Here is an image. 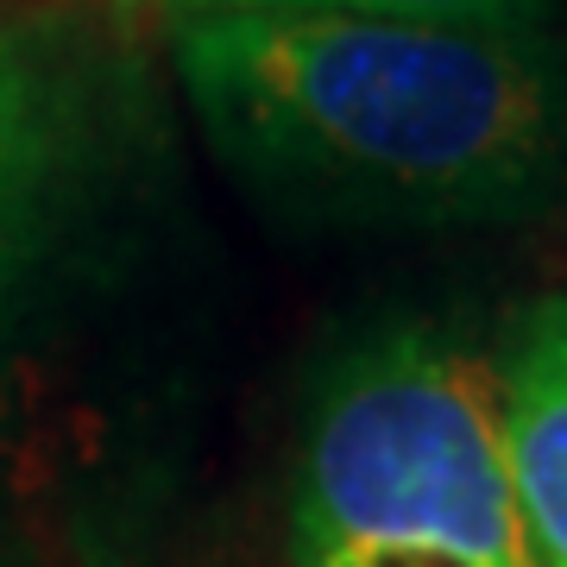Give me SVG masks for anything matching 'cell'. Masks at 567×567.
<instances>
[{
	"mask_svg": "<svg viewBox=\"0 0 567 567\" xmlns=\"http://www.w3.org/2000/svg\"><path fill=\"white\" fill-rule=\"evenodd\" d=\"M133 70L63 7L0 25V473L63 322L102 284L133 183Z\"/></svg>",
	"mask_w": 567,
	"mask_h": 567,
	"instance_id": "3957f363",
	"label": "cell"
},
{
	"mask_svg": "<svg viewBox=\"0 0 567 567\" xmlns=\"http://www.w3.org/2000/svg\"><path fill=\"white\" fill-rule=\"evenodd\" d=\"M290 567H543L492 353L391 322L328 360L297 447Z\"/></svg>",
	"mask_w": 567,
	"mask_h": 567,
	"instance_id": "7a4b0ae2",
	"label": "cell"
},
{
	"mask_svg": "<svg viewBox=\"0 0 567 567\" xmlns=\"http://www.w3.org/2000/svg\"><path fill=\"white\" fill-rule=\"evenodd\" d=\"M208 152L328 227H480L567 171V58L543 25L252 7L171 20Z\"/></svg>",
	"mask_w": 567,
	"mask_h": 567,
	"instance_id": "6da1fadb",
	"label": "cell"
},
{
	"mask_svg": "<svg viewBox=\"0 0 567 567\" xmlns=\"http://www.w3.org/2000/svg\"><path fill=\"white\" fill-rule=\"evenodd\" d=\"M498 435L543 567H567V297L529 303L492 353Z\"/></svg>",
	"mask_w": 567,
	"mask_h": 567,
	"instance_id": "277c9868",
	"label": "cell"
},
{
	"mask_svg": "<svg viewBox=\"0 0 567 567\" xmlns=\"http://www.w3.org/2000/svg\"><path fill=\"white\" fill-rule=\"evenodd\" d=\"M133 13L196 20V13H252V7H328V13H398V20H473V25H543V0H121Z\"/></svg>",
	"mask_w": 567,
	"mask_h": 567,
	"instance_id": "5b68a950",
	"label": "cell"
},
{
	"mask_svg": "<svg viewBox=\"0 0 567 567\" xmlns=\"http://www.w3.org/2000/svg\"><path fill=\"white\" fill-rule=\"evenodd\" d=\"M13 13H20V0H0V25L13 20Z\"/></svg>",
	"mask_w": 567,
	"mask_h": 567,
	"instance_id": "8992f818",
	"label": "cell"
}]
</instances>
